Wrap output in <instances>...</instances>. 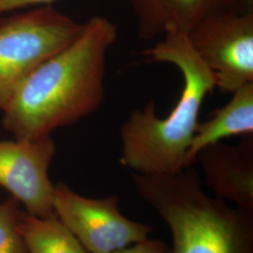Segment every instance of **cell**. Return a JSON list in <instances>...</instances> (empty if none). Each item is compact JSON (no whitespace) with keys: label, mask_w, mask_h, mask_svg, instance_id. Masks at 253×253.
<instances>
[{"label":"cell","mask_w":253,"mask_h":253,"mask_svg":"<svg viewBox=\"0 0 253 253\" xmlns=\"http://www.w3.org/2000/svg\"><path fill=\"white\" fill-rule=\"evenodd\" d=\"M137 34L150 41L171 31L187 33L209 14L252 9L253 0H129Z\"/></svg>","instance_id":"cell-9"},{"label":"cell","mask_w":253,"mask_h":253,"mask_svg":"<svg viewBox=\"0 0 253 253\" xmlns=\"http://www.w3.org/2000/svg\"><path fill=\"white\" fill-rule=\"evenodd\" d=\"M195 163L214 197L253 213V135L237 145H209L197 154Z\"/></svg>","instance_id":"cell-8"},{"label":"cell","mask_w":253,"mask_h":253,"mask_svg":"<svg viewBox=\"0 0 253 253\" xmlns=\"http://www.w3.org/2000/svg\"><path fill=\"white\" fill-rule=\"evenodd\" d=\"M19 228L27 253H87L55 215L38 217L21 211Z\"/></svg>","instance_id":"cell-11"},{"label":"cell","mask_w":253,"mask_h":253,"mask_svg":"<svg viewBox=\"0 0 253 253\" xmlns=\"http://www.w3.org/2000/svg\"><path fill=\"white\" fill-rule=\"evenodd\" d=\"M20 206L11 196L0 203V253H27L19 228Z\"/></svg>","instance_id":"cell-12"},{"label":"cell","mask_w":253,"mask_h":253,"mask_svg":"<svg viewBox=\"0 0 253 253\" xmlns=\"http://www.w3.org/2000/svg\"><path fill=\"white\" fill-rule=\"evenodd\" d=\"M186 34L219 90L233 93L253 83V8L209 14Z\"/></svg>","instance_id":"cell-5"},{"label":"cell","mask_w":253,"mask_h":253,"mask_svg":"<svg viewBox=\"0 0 253 253\" xmlns=\"http://www.w3.org/2000/svg\"><path fill=\"white\" fill-rule=\"evenodd\" d=\"M56 154L52 136L0 140V187L38 217L54 215V185L49 168Z\"/></svg>","instance_id":"cell-7"},{"label":"cell","mask_w":253,"mask_h":253,"mask_svg":"<svg viewBox=\"0 0 253 253\" xmlns=\"http://www.w3.org/2000/svg\"><path fill=\"white\" fill-rule=\"evenodd\" d=\"M253 135V82L232 93L231 100L199 122L186 159V167L195 164L197 154L209 145L234 136Z\"/></svg>","instance_id":"cell-10"},{"label":"cell","mask_w":253,"mask_h":253,"mask_svg":"<svg viewBox=\"0 0 253 253\" xmlns=\"http://www.w3.org/2000/svg\"><path fill=\"white\" fill-rule=\"evenodd\" d=\"M54 215L87 253H111L149 237L153 227L132 220L119 209L117 195L88 198L64 183L54 185Z\"/></svg>","instance_id":"cell-6"},{"label":"cell","mask_w":253,"mask_h":253,"mask_svg":"<svg viewBox=\"0 0 253 253\" xmlns=\"http://www.w3.org/2000/svg\"><path fill=\"white\" fill-rule=\"evenodd\" d=\"M155 45L143 52L151 62L171 64L183 78L176 105L166 118H159L156 103L133 110L120 128L119 163L131 172L173 173L186 168V159L202 105L216 88L210 70L191 48L187 34L165 33Z\"/></svg>","instance_id":"cell-2"},{"label":"cell","mask_w":253,"mask_h":253,"mask_svg":"<svg viewBox=\"0 0 253 253\" xmlns=\"http://www.w3.org/2000/svg\"><path fill=\"white\" fill-rule=\"evenodd\" d=\"M84 24L52 5L0 19V110L37 68L75 41Z\"/></svg>","instance_id":"cell-4"},{"label":"cell","mask_w":253,"mask_h":253,"mask_svg":"<svg viewBox=\"0 0 253 253\" xmlns=\"http://www.w3.org/2000/svg\"><path fill=\"white\" fill-rule=\"evenodd\" d=\"M139 197L168 227L170 253H253V213L207 193L193 165L166 174L131 172Z\"/></svg>","instance_id":"cell-3"},{"label":"cell","mask_w":253,"mask_h":253,"mask_svg":"<svg viewBox=\"0 0 253 253\" xmlns=\"http://www.w3.org/2000/svg\"><path fill=\"white\" fill-rule=\"evenodd\" d=\"M111 253H170V247L163 240L147 237Z\"/></svg>","instance_id":"cell-13"},{"label":"cell","mask_w":253,"mask_h":253,"mask_svg":"<svg viewBox=\"0 0 253 253\" xmlns=\"http://www.w3.org/2000/svg\"><path fill=\"white\" fill-rule=\"evenodd\" d=\"M55 0H0V15L12 10L34 6H48Z\"/></svg>","instance_id":"cell-14"},{"label":"cell","mask_w":253,"mask_h":253,"mask_svg":"<svg viewBox=\"0 0 253 253\" xmlns=\"http://www.w3.org/2000/svg\"><path fill=\"white\" fill-rule=\"evenodd\" d=\"M118 27L94 16L80 36L40 65L2 110V125L19 140H36L71 126L100 108L105 99L107 54Z\"/></svg>","instance_id":"cell-1"}]
</instances>
